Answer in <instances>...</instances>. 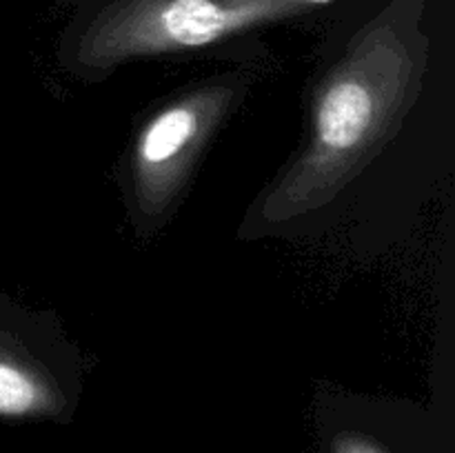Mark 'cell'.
Here are the masks:
<instances>
[{"label":"cell","instance_id":"cell-5","mask_svg":"<svg viewBox=\"0 0 455 453\" xmlns=\"http://www.w3.org/2000/svg\"><path fill=\"white\" fill-rule=\"evenodd\" d=\"M340 453H376V451L369 447H364V444L351 442V444H345V447L340 449Z\"/></svg>","mask_w":455,"mask_h":453},{"label":"cell","instance_id":"cell-6","mask_svg":"<svg viewBox=\"0 0 455 453\" xmlns=\"http://www.w3.org/2000/svg\"><path fill=\"white\" fill-rule=\"evenodd\" d=\"M291 3H296V4H307V3L320 4V3H331V0H291Z\"/></svg>","mask_w":455,"mask_h":453},{"label":"cell","instance_id":"cell-3","mask_svg":"<svg viewBox=\"0 0 455 453\" xmlns=\"http://www.w3.org/2000/svg\"><path fill=\"white\" fill-rule=\"evenodd\" d=\"M231 96L234 89L222 84L198 89L160 109L145 124L132 155L133 187L142 211L156 216L176 198Z\"/></svg>","mask_w":455,"mask_h":453},{"label":"cell","instance_id":"cell-1","mask_svg":"<svg viewBox=\"0 0 455 453\" xmlns=\"http://www.w3.org/2000/svg\"><path fill=\"white\" fill-rule=\"evenodd\" d=\"M420 74V52L398 22L369 27L320 87L309 145L262 204L265 220L329 203L398 127Z\"/></svg>","mask_w":455,"mask_h":453},{"label":"cell","instance_id":"cell-2","mask_svg":"<svg viewBox=\"0 0 455 453\" xmlns=\"http://www.w3.org/2000/svg\"><path fill=\"white\" fill-rule=\"evenodd\" d=\"M300 12L291 0H120L80 38V62L109 69L129 58L204 47Z\"/></svg>","mask_w":455,"mask_h":453},{"label":"cell","instance_id":"cell-4","mask_svg":"<svg viewBox=\"0 0 455 453\" xmlns=\"http://www.w3.org/2000/svg\"><path fill=\"white\" fill-rule=\"evenodd\" d=\"M60 407V391L13 338L0 331V416L25 417Z\"/></svg>","mask_w":455,"mask_h":453}]
</instances>
